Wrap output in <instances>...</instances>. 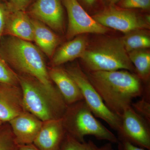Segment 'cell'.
I'll list each match as a JSON object with an SVG mask.
<instances>
[{
  "label": "cell",
  "instance_id": "cb8c5ba5",
  "mask_svg": "<svg viewBox=\"0 0 150 150\" xmlns=\"http://www.w3.org/2000/svg\"><path fill=\"white\" fill-rule=\"evenodd\" d=\"M119 6L124 9L141 8L149 9L150 0H120Z\"/></svg>",
  "mask_w": 150,
  "mask_h": 150
},
{
  "label": "cell",
  "instance_id": "f546056e",
  "mask_svg": "<svg viewBox=\"0 0 150 150\" xmlns=\"http://www.w3.org/2000/svg\"><path fill=\"white\" fill-rule=\"evenodd\" d=\"M83 1L88 5L91 6L93 4L96 0H83Z\"/></svg>",
  "mask_w": 150,
  "mask_h": 150
},
{
  "label": "cell",
  "instance_id": "4dcf8cb0",
  "mask_svg": "<svg viewBox=\"0 0 150 150\" xmlns=\"http://www.w3.org/2000/svg\"><path fill=\"white\" fill-rule=\"evenodd\" d=\"M1 1H2L6 2V3L7 2V0H0Z\"/></svg>",
  "mask_w": 150,
  "mask_h": 150
},
{
  "label": "cell",
  "instance_id": "8992f818",
  "mask_svg": "<svg viewBox=\"0 0 150 150\" xmlns=\"http://www.w3.org/2000/svg\"><path fill=\"white\" fill-rule=\"evenodd\" d=\"M66 70L77 85L83 100L94 116L102 119L117 132L121 127V117L106 106L85 72L78 65L69 67Z\"/></svg>",
  "mask_w": 150,
  "mask_h": 150
},
{
  "label": "cell",
  "instance_id": "1f68e13d",
  "mask_svg": "<svg viewBox=\"0 0 150 150\" xmlns=\"http://www.w3.org/2000/svg\"><path fill=\"white\" fill-rule=\"evenodd\" d=\"M3 123L2 121H0V126H1V125H2V124H3V123Z\"/></svg>",
  "mask_w": 150,
  "mask_h": 150
},
{
  "label": "cell",
  "instance_id": "4316f807",
  "mask_svg": "<svg viewBox=\"0 0 150 150\" xmlns=\"http://www.w3.org/2000/svg\"><path fill=\"white\" fill-rule=\"evenodd\" d=\"M117 145L118 150H149L139 147L124 140H118Z\"/></svg>",
  "mask_w": 150,
  "mask_h": 150
},
{
  "label": "cell",
  "instance_id": "7c38bea8",
  "mask_svg": "<svg viewBox=\"0 0 150 150\" xmlns=\"http://www.w3.org/2000/svg\"><path fill=\"white\" fill-rule=\"evenodd\" d=\"M16 142L18 145L33 144L43 121L25 110L9 121Z\"/></svg>",
  "mask_w": 150,
  "mask_h": 150
},
{
  "label": "cell",
  "instance_id": "603a6c76",
  "mask_svg": "<svg viewBox=\"0 0 150 150\" xmlns=\"http://www.w3.org/2000/svg\"><path fill=\"white\" fill-rule=\"evenodd\" d=\"M142 98L135 103H132L131 107L137 113L150 124V93H144Z\"/></svg>",
  "mask_w": 150,
  "mask_h": 150
},
{
  "label": "cell",
  "instance_id": "9c48e42d",
  "mask_svg": "<svg viewBox=\"0 0 150 150\" xmlns=\"http://www.w3.org/2000/svg\"><path fill=\"white\" fill-rule=\"evenodd\" d=\"M67 9L69 23L67 33V38L87 33L105 34L108 28L99 24L90 16L83 8L77 0H62Z\"/></svg>",
  "mask_w": 150,
  "mask_h": 150
},
{
  "label": "cell",
  "instance_id": "484cf974",
  "mask_svg": "<svg viewBox=\"0 0 150 150\" xmlns=\"http://www.w3.org/2000/svg\"><path fill=\"white\" fill-rule=\"evenodd\" d=\"M10 11L6 3L0 2V41L4 36L6 22Z\"/></svg>",
  "mask_w": 150,
  "mask_h": 150
},
{
  "label": "cell",
  "instance_id": "ac0fdd59",
  "mask_svg": "<svg viewBox=\"0 0 150 150\" xmlns=\"http://www.w3.org/2000/svg\"><path fill=\"white\" fill-rule=\"evenodd\" d=\"M137 76L141 80L147 81L150 74V52L145 49H139L128 53Z\"/></svg>",
  "mask_w": 150,
  "mask_h": 150
},
{
  "label": "cell",
  "instance_id": "5bb4252c",
  "mask_svg": "<svg viewBox=\"0 0 150 150\" xmlns=\"http://www.w3.org/2000/svg\"><path fill=\"white\" fill-rule=\"evenodd\" d=\"M51 81L62 95L67 105L83 100L80 90L67 70L59 67L48 69Z\"/></svg>",
  "mask_w": 150,
  "mask_h": 150
},
{
  "label": "cell",
  "instance_id": "8fae6325",
  "mask_svg": "<svg viewBox=\"0 0 150 150\" xmlns=\"http://www.w3.org/2000/svg\"><path fill=\"white\" fill-rule=\"evenodd\" d=\"M66 134L62 117L43 121L33 144L40 150H59Z\"/></svg>",
  "mask_w": 150,
  "mask_h": 150
},
{
  "label": "cell",
  "instance_id": "277c9868",
  "mask_svg": "<svg viewBox=\"0 0 150 150\" xmlns=\"http://www.w3.org/2000/svg\"><path fill=\"white\" fill-rule=\"evenodd\" d=\"M81 58L87 72L120 70L135 71L122 40L119 38H108L87 48Z\"/></svg>",
  "mask_w": 150,
  "mask_h": 150
},
{
  "label": "cell",
  "instance_id": "d6986e66",
  "mask_svg": "<svg viewBox=\"0 0 150 150\" xmlns=\"http://www.w3.org/2000/svg\"><path fill=\"white\" fill-rule=\"evenodd\" d=\"M121 39L124 48L128 53L150 47V36L142 30L126 33V35Z\"/></svg>",
  "mask_w": 150,
  "mask_h": 150
},
{
  "label": "cell",
  "instance_id": "3957f363",
  "mask_svg": "<svg viewBox=\"0 0 150 150\" xmlns=\"http://www.w3.org/2000/svg\"><path fill=\"white\" fill-rule=\"evenodd\" d=\"M67 133L80 142L92 136L99 140L117 144V137L96 118L84 100L68 105L62 116Z\"/></svg>",
  "mask_w": 150,
  "mask_h": 150
},
{
  "label": "cell",
  "instance_id": "44dd1931",
  "mask_svg": "<svg viewBox=\"0 0 150 150\" xmlns=\"http://www.w3.org/2000/svg\"><path fill=\"white\" fill-rule=\"evenodd\" d=\"M0 84L19 86L18 74L4 59L0 51Z\"/></svg>",
  "mask_w": 150,
  "mask_h": 150
},
{
  "label": "cell",
  "instance_id": "9a60e30c",
  "mask_svg": "<svg viewBox=\"0 0 150 150\" xmlns=\"http://www.w3.org/2000/svg\"><path fill=\"white\" fill-rule=\"evenodd\" d=\"M4 35L30 42L33 41V27L31 18L27 12L25 11H10L4 30Z\"/></svg>",
  "mask_w": 150,
  "mask_h": 150
},
{
  "label": "cell",
  "instance_id": "30bf717a",
  "mask_svg": "<svg viewBox=\"0 0 150 150\" xmlns=\"http://www.w3.org/2000/svg\"><path fill=\"white\" fill-rule=\"evenodd\" d=\"M27 13L30 17L56 32L64 31V15L61 0H36Z\"/></svg>",
  "mask_w": 150,
  "mask_h": 150
},
{
  "label": "cell",
  "instance_id": "83f0119b",
  "mask_svg": "<svg viewBox=\"0 0 150 150\" xmlns=\"http://www.w3.org/2000/svg\"><path fill=\"white\" fill-rule=\"evenodd\" d=\"M17 150H40L33 144L18 146Z\"/></svg>",
  "mask_w": 150,
  "mask_h": 150
},
{
  "label": "cell",
  "instance_id": "5b68a950",
  "mask_svg": "<svg viewBox=\"0 0 150 150\" xmlns=\"http://www.w3.org/2000/svg\"><path fill=\"white\" fill-rule=\"evenodd\" d=\"M25 110L42 121L62 118L63 115L55 107L39 83L29 76L18 74Z\"/></svg>",
  "mask_w": 150,
  "mask_h": 150
},
{
  "label": "cell",
  "instance_id": "7a4b0ae2",
  "mask_svg": "<svg viewBox=\"0 0 150 150\" xmlns=\"http://www.w3.org/2000/svg\"><path fill=\"white\" fill-rule=\"evenodd\" d=\"M85 73L106 106L121 117L133 100L145 92L139 77L127 70Z\"/></svg>",
  "mask_w": 150,
  "mask_h": 150
},
{
  "label": "cell",
  "instance_id": "ffe728a7",
  "mask_svg": "<svg viewBox=\"0 0 150 150\" xmlns=\"http://www.w3.org/2000/svg\"><path fill=\"white\" fill-rule=\"evenodd\" d=\"M112 144L108 142L98 146L91 140L80 142L67 133L59 150H115Z\"/></svg>",
  "mask_w": 150,
  "mask_h": 150
},
{
  "label": "cell",
  "instance_id": "ba28073f",
  "mask_svg": "<svg viewBox=\"0 0 150 150\" xmlns=\"http://www.w3.org/2000/svg\"><path fill=\"white\" fill-rule=\"evenodd\" d=\"M103 26L125 33L135 30L149 29L150 21L132 11L110 7L92 17Z\"/></svg>",
  "mask_w": 150,
  "mask_h": 150
},
{
  "label": "cell",
  "instance_id": "7402d4cb",
  "mask_svg": "<svg viewBox=\"0 0 150 150\" xmlns=\"http://www.w3.org/2000/svg\"><path fill=\"white\" fill-rule=\"evenodd\" d=\"M18 146L8 123L0 126V150H17Z\"/></svg>",
  "mask_w": 150,
  "mask_h": 150
},
{
  "label": "cell",
  "instance_id": "e0dca14e",
  "mask_svg": "<svg viewBox=\"0 0 150 150\" xmlns=\"http://www.w3.org/2000/svg\"><path fill=\"white\" fill-rule=\"evenodd\" d=\"M31 21L33 27V41L40 51L49 58H52L61 42L60 38L41 22L32 18Z\"/></svg>",
  "mask_w": 150,
  "mask_h": 150
},
{
  "label": "cell",
  "instance_id": "4fadbf2b",
  "mask_svg": "<svg viewBox=\"0 0 150 150\" xmlns=\"http://www.w3.org/2000/svg\"><path fill=\"white\" fill-rule=\"evenodd\" d=\"M25 110L20 86L0 84V121L8 123Z\"/></svg>",
  "mask_w": 150,
  "mask_h": 150
},
{
  "label": "cell",
  "instance_id": "6da1fadb",
  "mask_svg": "<svg viewBox=\"0 0 150 150\" xmlns=\"http://www.w3.org/2000/svg\"><path fill=\"white\" fill-rule=\"evenodd\" d=\"M0 51L4 59L18 74L26 75L35 80L41 86L59 112L63 113L67 105L48 74V68L41 51L36 45L8 36L0 41Z\"/></svg>",
  "mask_w": 150,
  "mask_h": 150
},
{
  "label": "cell",
  "instance_id": "52a82bcc",
  "mask_svg": "<svg viewBox=\"0 0 150 150\" xmlns=\"http://www.w3.org/2000/svg\"><path fill=\"white\" fill-rule=\"evenodd\" d=\"M118 140H124L137 146L150 150V124L137 113L131 105L121 116Z\"/></svg>",
  "mask_w": 150,
  "mask_h": 150
},
{
  "label": "cell",
  "instance_id": "d4e9b609",
  "mask_svg": "<svg viewBox=\"0 0 150 150\" xmlns=\"http://www.w3.org/2000/svg\"><path fill=\"white\" fill-rule=\"evenodd\" d=\"M32 0H8L6 3L11 11H25Z\"/></svg>",
  "mask_w": 150,
  "mask_h": 150
},
{
  "label": "cell",
  "instance_id": "2e32d148",
  "mask_svg": "<svg viewBox=\"0 0 150 150\" xmlns=\"http://www.w3.org/2000/svg\"><path fill=\"white\" fill-rule=\"evenodd\" d=\"M88 39L85 35H78L73 40L64 43L51 58L52 67L60 65L81 58L87 48Z\"/></svg>",
  "mask_w": 150,
  "mask_h": 150
},
{
  "label": "cell",
  "instance_id": "f1b7e54d",
  "mask_svg": "<svg viewBox=\"0 0 150 150\" xmlns=\"http://www.w3.org/2000/svg\"><path fill=\"white\" fill-rule=\"evenodd\" d=\"M120 1V0H105L106 2L110 5L115 4L116 3L119 2Z\"/></svg>",
  "mask_w": 150,
  "mask_h": 150
}]
</instances>
